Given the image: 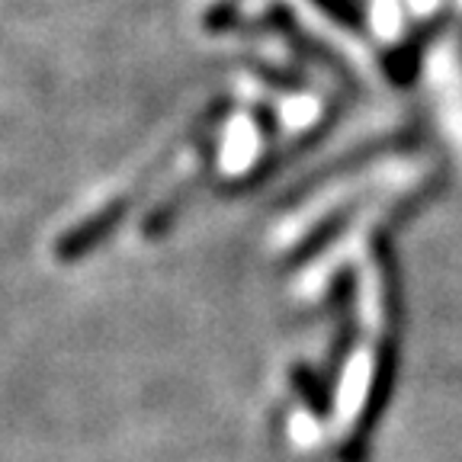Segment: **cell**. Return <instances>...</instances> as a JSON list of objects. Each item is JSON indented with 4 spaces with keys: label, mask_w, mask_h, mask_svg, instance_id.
Listing matches in <instances>:
<instances>
[{
    "label": "cell",
    "mask_w": 462,
    "mask_h": 462,
    "mask_svg": "<svg viewBox=\"0 0 462 462\" xmlns=\"http://www.w3.org/2000/svg\"><path fill=\"white\" fill-rule=\"evenodd\" d=\"M260 152V129L251 116H235L222 135V148H218V167L225 177H238L257 161Z\"/></svg>",
    "instance_id": "cell-1"
}]
</instances>
